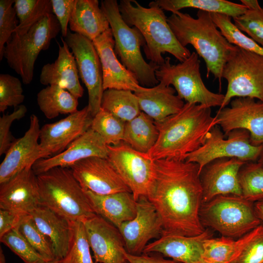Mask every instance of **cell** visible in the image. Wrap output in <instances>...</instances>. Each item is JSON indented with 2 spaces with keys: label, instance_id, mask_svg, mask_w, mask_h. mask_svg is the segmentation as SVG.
<instances>
[{
  "label": "cell",
  "instance_id": "1",
  "mask_svg": "<svg viewBox=\"0 0 263 263\" xmlns=\"http://www.w3.org/2000/svg\"><path fill=\"white\" fill-rule=\"evenodd\" d=\"M153 177L146 197L153 205L164 232L186 236L205 231L199 212L203 188L198 165L186 160L154 161Z\"/></svg>",
  "mask_w": 263,
  "mask_h": 263
},
{
  "label": "cell",
  "instance_id": "2",
  "mask_svg": "<svg viewBox=\"0 0 263 263\" xmlns=\"http://www.w3.org/2000/svg\"><path fill=\"white\" fill-rule=\"evenodd\" d=\"M154 122L158 137L147 153L152 161L186 160L204 144L207 133L218 124L216 117L211 115V108L188 103L177 113Z\"/></svg>",
  "mask_w": 263,
  "mask_h": 263
},
{
  "label": "cell",
  "instance_id": "3",
  "mask_svg": "<svg viewBox=\"0 0 263 263\" xmlns=\"http://www.w3.org/2000/svg\"><path fill=\"white\" fill-rule=\"evenodd\" d=\"M167 21L180 44L191 45L202 57L207 68V76L211 74L217 79L221 89L224 66L238 48L230 43L218 30L210 13L198 10L197 18L180 11L172 13Z\"/></svg>",
  "mask_w": 263,
  "mask_h": 263
},
{
  "label": "cell",
  "instance_id": "4",
  "mask_svg": "<svg viewBox=\"0 0 263 263\" xmlns=\"http://www.w3.org/2000/svg\"><path fill=\"white\" fill-rule=\"evenodd\" d=\"M149 7L142 6L135 0H121L119 10L124 21L136 28L145 41L144 52L151 63L160 66L165 61L162 54L168 53L180 62L190 55V51L177 40L167 21L164 10L154 1Z\"/></svg>",
  "mask_w": 263,
  "mask_h": 263
},
{
  "label": "cell",
  "instance_id": "5",
  "mask_svg": "<svg viewBox=\"0 0 263 263\" xmlns=\"http://www.w3.org/2000/svg\"><path fill=\"white\" fill-rule=\"evenodd\" d=\"M37 178L41 206L71 222H83L96 214L70 168L56 167Z\"/></svg>",
  "mask_w": 263,
  "mask_h": 263
},
{
  "label": "cell",
  "instance_id": "6",
  "mask_svg": "<svg viewBox=\"0 0 263 263\" xmlns=\"http://www.w3.org/2000/svg\"><path fill=\"white\" fill-rule=\"evenodd\" d=\"M100 6L110 24L114 40V50L122 64L136 77L141 86L153 87L159 82L155 75L159 66L147 63L141 47L145 41L140 31L123 20L116 0H103Z\"/></svg>",
  "mask_w": 263,
  "mask_h": 263
},
{
  "label": "cell",
  "instance_id": "7",
  "mask_svg": "<svg viewBox=\"0 0 263 263\" xmlns=\"http://www.w3.org/2000/svg\"><path fill=\"white\" fill-rule=\"evenodd\" d=\"M60 32V24L51 14L46 15L26 33H13L5 45L3 57L9 66L20 75L23 84L31 83L39 53L49 48L51 40Z\"/></svg>",
  "mask_w": 263,
  "mask_h": 263
},
{
  "label": "cell",
  "instance_id": "8",
  "mask_svg": "<svg viewBox=\"0 0 263 263\" xmlns=\"http://www.w3.org/2000/svg\"><path fill=\"white\" fill-rule=\"evenodd\" d=\"M199 216L204 226L231 238H239L261 225L254 203L242 196L219 195L203 203Z\"/></svg>",
  "mask_w": 263,
  "mask_h": 263
},
{
  "label": "cell",
  "instance_id": "9",
  "mask_svg": "<svg viewBox=\"0 0 263 263\" xmlns=\"http://www.w3.org/2000/svg\"><path fill=\"white\" fill-rule=\"evenodd\" d=\"M200 65L199 56L194 52L176 65L171 64L170 57H167L155 71V75L159 82L172 85L177 95L186 103L220 107L225 95L214 93L207 88L201 78Z\"/></svg>",
  "mask_w": 263,
  "mask_h": 263
},
{
  "label": "cell",
  "instance_id": "10",
  "mask_svg": "<svg viewBox=\"0 0 263 263\" xmlns=\"http://www.w3.org/2000/svg\"><path fill=\"white\" fill-rule=\"evenodd\" d=\"M222 76L227 88L220 109L234 97L263 101V56L238 47L226 62Z\"/></svg>",
  "mask_w": 263,
  "mask_h": 263
},
{
  "label": "cell",
  "instance_id": "11",
  "mask_svg": "<svg viewBox=\"0 0 263 263\" xmlns=\"http://www.w3.org/2000/svg\"><path fill=\"white\" fill-rule=\"evenodd\" d=\"M225 138L219 126H214L207 135L204 144L189 154L186 161L197 164L199 172L211 162L224 158H235L245 162L258 160L263 146L253 145L246 130L237 129Z\"/></svg>",
  "mask_w": 263,
  "mask_h": 263
},
{
  "label": "cell",
  "instance_id": "12",
  "mask_svg": "<svg viewBox=\"0 0 263 263\" xmlns=\"http://www.w3.org/2000/svg\"><path fill=\"white\" fill-rule=\"evenodd\" d=\"M128 187L136 201L147 196L154 170V161L124 142L108 145L107 158Z\"/></svg>",
  "mask_w": 263,
  "mask_h": 263
},
{
  "label": "cell",
  "instance_id": "13",
  "mask_svg": "<svg viewBox=\"0 0 263 263\" xmlns=\"http://www.w3.org/2000/svg\"><path fill=\"white\" fill-rule=\"evenodd\" d=\"M64 39L74 55L78 75L88 94L89 112L94 117L101 109L104 89L99 57L93 42L86 37L72 33L69 29Z\"/></svg>",
  "mask_w": 263,
  "mask_h": 263
},
{
  "label": "cell",
  "instance_id": "14",
  "mask_svg": "<svg viewBox=\"0 0 263 263\" xmlns=\"http://www.w3.org/2000/svg\"><path fill=\"white\" fill-rule=\"evenodd\" d=\"M93 118L87 106L57 122L42 126L39 138L38 160L64 151L91 128Z\"/></svg>",
  "mask_w": 263,
  "mask_h": 263
},
{
  "label": "cell",
  "instance_id": "15",
  "mask_svg": "<svg viewBox=\"0 0 263 263\" xmlns=\"http://www.w3.org/2000/svg\"><path fill=\"white\" fill-rule=\"evenodd\" d=\"M215 116L225 137L233 130L243 129L249 133L253 145L263 146V101L236 97L230 107L219 109Z\"/></svg>",
  "mask_w": 263,
  "mask_h": 263
},
{
  "label": "cell",
  "instance_id": "16",
  "mask_svg": "<svg viewBox=\"0 0 263 263\" xmlns=\"http://www.w3.org/2000/svg\"><path fill=\"white\" fill-rule=\"evenodd\" d=\"M136 202L135 217L123 223L118 229L124 239L126 251L138 255L142 254L150 240L160 237L163 229L157 212L148 198L141 196Z\"/></svg>",
  "mask_w": 263,
  "mask_h": 263
},
{
  "label": "cell",
  "instance_id": "17",
  "mask_svg": "<svg viewBox=\"0 0 263 263\" xmlns=\"http://www.w3.org/2000/svg\"><path fill=\"white\" fill-rule=\"evenodd\" d=\"M70 169L84 191L100 195L131 192L107 158L88 157L77 162Z\"/></svg>",
  "mask_w": 263,
  "mask_h": 263
},
{
  "label": "cell",
  "instance_id": "18",
  "mask_svg": "<svg viewBox=\"0 0 263 263\" xmlns=\"http://www.w3.org/2000/svg\"><path fill=\"white\" fill-rule=\"evenodd\" d=\"M96 263H125L124 239L118 228L95 214L82 222Z\"/></svg>",
  "mask_w": 263,
  "mask_h": 263
},
{
  "label": "cell",
  "instance_id": "19",
  "mask_svg": "<svg viewBox=\"0 0 263 263\" xmlns=\"http://www.w3.org/2000/svg\"><path fill=\"white\" fill-rule=\"evenodd\" d=\"M246 163L235 158H224L207 165L200 174L203 203L219 195L242 196L239 173Z\"/></svg>",
  "mask_w": 263,
  "mask_h": 263
},
{
  "label": "cell",
  "instance_id": "20",
  "mask_svg": "<svg viewBox=\"0 0 263 263\" xmlns=\"http://www.w3.org/2000/svg\"><path fill=\"white\" fill-rule=\"evenodd\" d=\"M0 185V209L24 215L41 206L37 175L32 167Z\"/></svg>",
  "mask_w": 263,
  "mask_h": 263
},
{
  "label": "cell",
  "instance_id": "21",
  "mask_svg": "<svg viewBox=\"0 0 263 263\" xmlns=\"http://www.w3.org/2000/svg\"><path fill=\"white\" fill-rule=\"evenodd\" d=\"M108 145L96 132L91 128L62 152L37 160L32 169L38 175L56 167L70 168L85 158L97 156L107 158Z\"/></svg>",
  "mask_w": 263,
  "mask_h": 263
},
{
  "label": "cell",
  "instance_id": "22",
  "mask_svg": "<svg viewBox=\"0 0 263 263\" xmlns=\"http://www.w3.org/2000/svg\"><path fill=\"white\" fill-rule=\"evenodd\" d=\"M100 61L104 90L109 89L137 92L143 89L135 76L118 59L110 28L93 41Z\"/></svg>",
  "mask_w": 263,
  "mask_h": 263
},
{
  "label": "cell",
  "instance_id": "23",
  "mask_svg": "<svg viewBox=\"0 0 263 263\" xmlns=\"http://www.w3.org/2000/svg\"><path fill=\"white\" fill-rule=\"evenodd\" d=\"M40 130L38 116L31 114L28 129L22 137L15 139L0 165V184L25 168L32 167L38 160Z\"/></svg>",
  "mask_w": 263,
  "mask_h": 263
},
{
  "label": "cell",
  "instance_id": "24",
  "mask_svg": "<svg viewBox=\"0 0 263 263\" xmlns=\"http://www.w3.org/2000/svg\"><path fill=\"white\" fill-rule=\"evenodd\" d=\"M211 236L207 230L193 236L163 232L160 237L146 245L143 253H160L180 263H201L204 242Z\"/></svg>",
  "mask_w": 263,
  "mask_h": 263
},
{
  "label": "cell",
  "instance_id": "25",
  "mask_svg": "<svg viewBox=\"0 0 263 263\" xmlns=\"http://www.w3.org/2000/svg\"><path fill=\"white\" fill-rule=\"evenodd\" d=\"M58 44V55L53 63L42 68L39 81L44 85H56L67 90L77 98L83 96L84 89L80 83L76 62L64 38Z\"/></svg>",
  "mask_w": 263,
  "mask_h": 263
},
{
  "label": "cell",
  "instance_id": "26",
  "mask_svg": "<svg viewBox=\"0 0 263 263\" xmlns=\"http://www.w3.org/2000/svg\"><path fill=\"white\" fill-rule=\"evenodd\" d=\"M30 214L39 230L51 241L55 260L58 262L63 259L72 243V222L41 205Z\"/></svg>",
  "mask_w": 263,
  "mask_h": 263
},
{
  "label": "cell",
  "instance_id": "27",
  "mask_svg": "<svg viewBox=\"0 0 263 263\" xmlns=\"http://www.w3.org/2000/svg\"><path fill=\"white\" fill-rule=\"evenodd\" d=\"M170 86L159 82L156 86L145 87L134 92L141 112L154 122H159L179 112L183 107L184 100L177 95Z\"/></svg>",
  "mask_w": 263,
  "mask_h": 263
},
{
  "label": "cell",
  "instance_id": "28",
  "mask_svg": "<svg viewBox=\"0 0 263 263\" xmlns=\"http://www.w3.org/2000/svg\"><path fill=\"white\" fill-rule=\"evenodd\" d=\"M95 213L117 228L131 220L136 214L137 202L132 192H119L100 195L85 191Z\"/></svg>",
  "mask_w": 263,
  "mask_h": 263
},
{
  "label": "cell",
  "instance_id": "29",
  "mask_svg": "<svg viewBox=\"0 0 263 263\" xmlns=\"http://www.w3.org/2000/svg\"><path fill=\"white\" fill-rule=\"evenodd\" d=\"M69 26L71 31L92 41L110 28L98 0H75Z\"/></svg>",
  "mask_w": 263,
  "mask_h": 263
},
{
  "label": "cell",
  "instance_id": "30",
  "mask_svg": "<svg viewBox=\"0 0 263 263\" xmlns=\"http://www.w3.org/2000/svg\"><path fill=\"white\" fill-rule=\"evenodd\" d=\"M158 135L154 121L141 112L126 123L123 142L136 151L147 153L155 145Z\"/></svg>",
  "mask_w": 263,
  "mask_h": 263
},
{
  "label": "cell",
  "instance_id": "31",
  "mask_svg": "<svg viewBox=\"0 0 263 263\" xmlns=\"http://www.w3.org/2000/svg\"><path fill=\"white\" fill-rule=\"evenodd\" d=\"M37 101L41 112L49 119L60 114H70L78 111V98L56 85H48L41 90L37 94Z\"/></svg>",
  "mask_w": 263,
  "mask_h": 263
},
{
  "label": "cell",
  "instance_id": "32",
  "mask_svg": "<svg viewBox=\"0 0 263 263\" xmlns=\"http://www.w3.org/2000/svg\"><path fill=\"white\" fill-rule=\"evenodd\" d=\"M154 2L163 10L171 13L185 8H193L225 15L233 19L242 15L247 9L243 4L226 0H156Z\"/></svg>",
  "mask_w": 263,
  "mask_h": 263
},
{
  "label": "cell",
  "instance_id": "33",
  "mask_svg": "<svg viewBox=\"0 0 263 263\" xmlns=\"http://www.w3.org/2000/svg\"><path fill=\"white\" fill-rule=\"evenodd\" d=\"M101 108L126 123L134 118L141 112L134 93L125 90H105Z\"/></svg>",
  "mask_w": 263,
  "mask_h": 263
},
{
  "label": "cell",
  "instance_id": "34",
  "mask_svg": "<svg viewBox=\"0 0 263 263\" xmlns=\"http://www.w3.org/2000/svg\"><path fill=\"white\" fill-rule=\"evenodd\" d=\"M252 235V230L236 241L222 236L206 239L203 244V260L221 263H231L239 255Z\"/></svg>",
  "mask_w": 263,
  "mask_h": 263
},
{
  "label": "cell",
  "instance_id": "35",
  "mask_svg": "<svg viewBox=\"0 0 263 263\" xmlns=\"http://www.w3.org/2000/svg\"><path fill=\"white\" fill-rule=\"evenodd\" d=\"M242 196L255 203L263 200V167L258 162H247L239 173Z\"/></svg>",
  "mask_w": 263,
  "mask_h": 263
},
{
  "label": "cell",
  "instance_id": "36",
  "mask_svg": "<svg viewBox=\"0 0 263 263\" xmlns=\"http://www.w3.org/2000/svg\"><path fill=\"white\" fill-rule=\"evenodd\" d=\"M126 122L101 108L93 117L91 128L107 145L116 146L123 142Z\"/></svg>",
  "mask_w": 263,
  "mask_h": 263
},
{
  "label": "cell",
  "instance_id": "37",
  "mask_svg": "<svg viewBox=\"0 0 263 263\" xmlns=\"http://www.w3.org/2000/svg\"><path fill=\"white\" fill-rule=\"evenodd\" d=\"M211 14L216 26L230 43L263 56V47L240 31L232 22L231 17L221 14Z\"/></svg>",
  "mask_w": 263,
  "mask_h": 263
},
{
  "label": "cell",
  "instance_id": "38",
  "mask_svg": "<svg viewBox=\"0 0 263 263\" xmlns=\"http://www.w3.org/2000/svg\"><path fill=\"white\" fill-rule=\"evenodd\" d=\"M17 228L46 261L55 260L51 241L39 230L30 214L22 216Z\"/></svg>",
  "mask_w": 263,
  "mask_h": 263
},
{
  "label": "cell",
  "instance_id": "39",
  "mask_svg": "<svg viewBox=\"0 0 263 263\" xmlns=\"http://www.w3.org/2000/svg\"><path fill=\"white\" fill-rule=\"evenodd\" d=\"M73 235L70 249L58 263H94L90 253V246L84 224L72 222Z\"/></svg>",
  "mask_w": 263,
  "mask_h": 263
},
{
  "label": "cell",
  "instance_id": "40",
  "mask_svg": "<svg viewBox=\"0 0 263 263\" xmlns=\"http://www.w3.org/2000/svg\"><path fill=\"white\" fill-rule=\"evenodd\" d=\"M0 241L24 263H45L47 262L34 248L17 228L6 233L0 238Z\"/></svg>",
  "mask_w": 263,
  "mask_h": 263
},
{
  "label": "cell",
  "instance_id": "41",
  "mask_svg": "<svg viewBox=\"0 0 263 263\" xmlns=\"http://www.w3.org/2000/svg\"><path fill=\"white\" fill-rule=\"evenodd\" d=\"M234 25L241 32L263 47V7L259 4L248 8L242 15L233 19Z\"/></svg>",
  "mask_w": 263,
  "mask_h": 263
},
{
  "label": "cell",
  "instance_id": "42",
  "mask_svg": "<svg viewBox=\"0 0 263 263\" xmlns=\"http://www.w3.org/2000/svg\"><path fill=\"white\" fill-rule=\"evenodd\" d=\"M20 80L7 74L0 75V112L8 107H17L23 102L25 96Z\"/></svg>",
  "mask_w": 263,
  "mask_h": 263
},
{
  "label": "cell",
  "instance_id": "43",
  "mask_svg": "<svg viewBox=\"0 0 263 263\" xmlns=\"http://www.w3.org/2000/svg\"><path fill=\"white\" fill-rule=\"evenodd\" d=\"M15 0H0V60L3 57L4 48L19 24L13 5Z\"/></svg>",
  "mask_w": 263,
  "mask_h": 263
},
{
  "label": "cell",
  "instance_id": "44",
  "mask_svg": "<svg viewBox=\"0 0 263 263\" xmlns=\"http://www.w3.org/2000/svg\"><path fill=\"white\" fill-rule=\"evenodd\" d=\"M231 263H263V225L252 230V235L237 257Z\"/></svg>",
  "mask_w": 263,
  "mask_h": 263
},
{
  "label": "cell",
  "instance_id": "45",
  "mask_svg": "<svg viewBox=\"0 0 263 263\" xmlns=\"http://www.w3.org/2000/svg\"><path fill=\"white\" fill-rule=\"evenodd\" d=\"M27 111L26 107L20 105L10 114H3L0 117V155L5 154L15 138L12 135L10 128L14 121L25 116Z\"/></svg>",
  "mask_w": 263,
  "mask_h": 263
},
{
  "label": "cell",
  "instance_id": "46",
  "mask_svg": "<svg viewBox=\"0 0 263 263\" xmlns=\"http://www.w3.org/2000/svg\"><path fill=\"white\" fill-rule=\"evenodd\" d=\"M51 14H53L51 0H38L36 7L24 22L19 24L14 33L19 35L26 33L46 15Z\"/></svg>",
  "mask_w": 263,
  "mask_h": 263
},
{
  "label": "cell",
  "instance_id": "47",
  "mask_svg": "<svg viewBox=\"0 0 263 263\" xmlns=\"http://www.w3.org/2000/svg\"><path fill=\"white\" fill-rule=\"evenodd\" d=\"M53 14L57 19L61 28L62 37L66 38L71 14L75 0H51Z\"/></svg>",
  "mask_w": 263,
  "mask_h": 263
},
{
  "label": "cell",
  "instance_id": "48",
  "mask_svg": "<svg viewBox=\"0 0 263 263\" xmlns=\"http://www.w3.org/2000/svg\"><path fill=\"white\" fill-rule=\"evenodd\" d=\"M22 216L8 210L0 209V238L17 228Z\"/></svg>",
  "mask_w": 263,
  "mask_h": 263
},
{
  "label": "cell",
  "instance_id": "49",
  "mask_svg": "<svg viewBox=\"0 0 263 263\" xmlns=\"http://www.w3.org/2000/svg\"><path fill=\"white\" fill-rule=\"evenodd\" d=\"M38 0H15L13 5L19 24L24 22L37 5Z\"/></svg>",
  "mask_w": 263,
  "mask_h": 263
},
{
  "label": "cell",
  "instance_id": "50",
  "mask_svg": "<svg viewBox=\"0 0 263 263\" xmlns=\"http://www.w3.org/2000/svg\"><path fill=\"white\" fill-rule=\"evenodd\" d=\"M124 255L128 263H180L173 260H167L163 257L150 256L143 253L141 255H132L126 251Z\"/></svg>",
  "mask_w": 263,
  "mask_h": 263
},
{
  "label": "cell",
  "instance_id": "51",
  "mask_svg": "<svg viewBox=\"0 0 263 263\" xmlns=\"http://www.w3.org/2000/svg\"><path fill=\"white\" fill-rule=\"evenodd\" d=\"M254 209L257 216L263 225V200L254 203Z\"/></svg>",
  "mask_w": 263,
  "mask_h": 263
},
{
  "label": "cell",
  "instance_id": "52",
  "mask_svg": "<svg viewBox=\"0 0 263 263\" xmlns=\"http://www.w3.org/2000/svg\"><path fill=\"white\" fill-rule=\"evenodd\" d=\"M0 263H6L5 258L1 248L0 249Z\"/></svg>",
  "mask_w": 263,
  "mask_h": 263
},
{
  "label": "cell",
  "instance_id": "53",
  "mask_svg": "<svg viewBox=\"0 0 263 263\" xmlns=\"http://www.w3.org/2000/svg\"><path fill=\"white\" fill-rule=\"evenodd\" d=\"M257 162L263 167V150L257 160Z\"/></svg>",
  "mask_w": 263,
  "mask_h": 263
},
{
  "label": "cell",
  "instance_id": "54",
  "mask_svg": "<svg viewBox=\"0 0 263 263\" xmlns=\"http://www.w3.org/2000/svg\"><path fill=\"white\" fill-rule=\"evenodd\" d=\"M201 263H221L210 262V261H205L203 260Z\"/></svg>",
  "mask_w": 263,
  "mask_h": 263
},
{
  "label": "cell",
  "instance_id": "55",
  "mask_svg": "<svg viewBox=\"0 0 263 263\" xmlns=\"http://www.w3.org/2000/svg\"><path fill=\"white\" fill-rule=\"evenodd\" d=\"M45 263H58V262L55 260L51 261H47Z\"/></svg>",
  "mask_w": 263,
  "mask_h": 263
},
{
  "label": "cell",
  "instance_id": "56",
  "mask_svg": "<svg viewBox=\"0 0 263 263\" xmlns=\"http://www.w3.org/2000/svg\"><path fill=\"white\" fill-rule=\"evenodd\" d=\"M125 263H128L127 262H126Z\"/></svg>",
  "mask_w": 263,
  "mask_h": 263
},
{
  "label": "cell",
  "instance_id": "57",
  "mask_svg": "<svg viewBox=\"0 0 263 263\" xmlns=\"http://www.w3.org/2000/svg\"><path fill=\"white\" fill-rule=\"evenodd\" d=\"M94 263H96L94 262Z\"/></svg>",
  "mask_w": 263,
  "mask_h": 263
}]
</instances>
